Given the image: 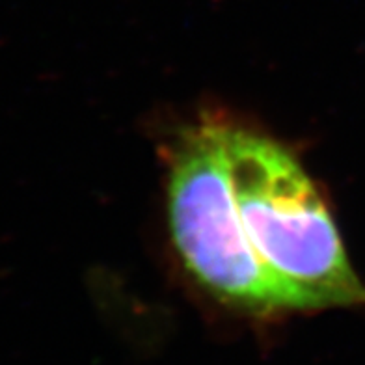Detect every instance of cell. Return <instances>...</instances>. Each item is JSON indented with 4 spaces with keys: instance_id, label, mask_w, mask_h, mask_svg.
<instances>
[{
    "instance_id": "obj_1",
    "label": "cell",
    "mask_w": 365,
    "mask_h": 365,
    "mask_svg": "<svg viewBox=\"0 0 365 365\" xmlns=\"http://www.w3.org/2000/svg\"><path fill=\"white\" fill-rule=\"evenodd\" d=\"M224 145L248 242L298 312L365 308V284L300 163L254 130L224 127Z\"/></svg>"
},
{
    "instance_id": "obj_2",
    "label": "cell",
    "mask_w": 365,
    "mask_h": 365,
    "mask_svg": "<svg viewBox=\"0 0 365 365\" xmlns=\"http://www.w3.org/2000/svg\"><path fill=\"white\" fill-rule=\"evenodd\" d=\"M168 218L185 269L217 302L259 319L298 312L248 242L222 125L197 127L179 142L170 164Z\"/></svg>"
}]
</instances>
